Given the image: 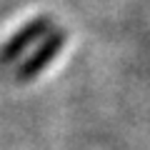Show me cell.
<instances>
[{"label": "cell", "instance_id": "cell-1", "mask_svg": "<svg viewBox=\"0 0 150 150\" xmlns=\"http://www.w3.org/2000/svg\"><path fill=\"white\" fill-rule=\"evenodd\" d=\"M63 45H65V33H63V30H50V35L40 43V48L33 50L30 58H28L25 63L18 68L15 78H18L20 83L38 78V75H40V70H45V65H50L55 58H58V53L63 50Z\"/></svg>", "mask_w": 150, "mask_h": 150}, {"label": "cell", "instance_id": "cell-2", "mask_svg": "<svg viewBox=\"0 0 150 150\" xmlns=\"http://www.w3.org/2000/svg\"><path fill=\"white\" fill-rule=\"evenodd\" d=\"M50 28H53V23H50L48 18H35V20H30L28 25H23L20 30L0 48V65H8V63H13V60H18L33 43H38L43 35H48Z\"/></svg>", "mask_w": 150, "mask_h": 150}]
</instances>
